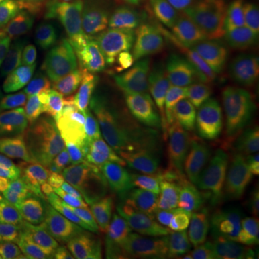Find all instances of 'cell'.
<instances>
[{
    "label": "cell",
    "instance_id": "6",
    "mask_svg": "<svg viewBox=\"0 0 259 259\" xmlns=\"http://www.w3.org/2000/svg\"><path fill=\"white\" fill-rule=\"evenodd\" d=\"M161 136L182 146H197L210 139L212 122L192 79L177 74L171 88L150 101Z\"/></svg>",
    "mask_w": 259,
    "mask_h": 259
},
{
    "label": "cell",
    "instance_id": "32",
    "mask_svg": "<svg viewBox=\"0 0 259 259\" xmlns=\"http://www.w3.org/2000/svg\"><path fill=\"white\" fill-rule=\"evenodd\" d=\"M6 2H9V0H0V5H3V3H6Z\"/></svg>",
    "mask_w": 259,
    "mask_h": 259
},
{
    "label": "cell",
    "instance_id": "11",
    "mask_svg": "<svg viewBox=\"0 0 259 259\" xmlns=\"http://www.w3.org/2000/svg\"><path fill=\"white\" fill-rule=\"evenodd\" d=\"M52 88V79L39 78L20 90L19 97L0 136V153L12 154L19 146L42 130L44 107Z\"/></svg>",
    "mask_w": 259,
    "mask_h": 259
},
{
    "label": "cell",
    "instance_id": "25",
    "mask_svg": "<svg viewBox=\"0 0 259 259\" xmlns=\"http://www.w3.org/2000/svg\"><path fill=\"white\" fill-rule=\"evenodd\" d=\"M228 157L233 170L248 185H259V139L241 150H232Z\"/></svg>",
    "mask_w": 259,
    "mask_h": 259
},
{
    "label": "cell",
    "instance_id": "17",
    "mask_svg": "<svg viewBox=\"0 0 259 259\" xmlns=\"http://www.w3.org/2000/svg\"><path fill=\"white\" fill-rule=\"evenodd\" d=\"M219 55L259 58V15L241 13L232 18L219 33Z\"/></svg>",
    "mask_w": 259,
    "mask_h": 259
},
{
    "label": "cell",
    "instance_id": "22",
    "mask_svg": "<svg viewBox=\"0 0 259 259\" xmlns=\"http://www.w3.org/2000/svg\"><path fill=\"white\" fill-rule=\"evenodd\" d=\"M74 114V102L69 91L64 88L55 90L48 94L44 117H42V130L62 131L71 124Z\"/></svg>",
    "mask_w": 259,
    "mask_h": 259
},
{
    "label": "cell",
    "instance_id": "10",
    "mask_svg": "<svg viewBox=\"0 0 259 259\" xmlns=\"http://www.w3.org/2000/svg\"><path fill=\"white\" fill-rule=\"evenodd\" d=\"M68 47V36L64 28L52 20H40L28 36L3 59L18 74H35L52 68L64 56Z\"/></svg>",
    "mask_w": 259,
    "mask_h": 259
},
{
    "label": "cell",
    "instance_id": "3",
    "mask_svg": "<svg viewBox=\"0 0 259 259\" xmlns=\"http://www.w3.org/2000/svg\"><path fill=\"white\" fill-rule=\"evenodd\" d=\"M153 136L154 118L150 101L133 76H125L104 95L82 134L105 164L146 144Z\"/></svg>",
    "mask_w": 259,
    "mask_h": 259
},
{
    "label": "cell",
    "instance_id": "16",
    "mask_svg": "<svg viewBox=\"0 0 259 259\" xmlns=\"http://www.w3.org/2000/svg\"><path fill=\"white\" fill-rule=\"evenodd\" d=\"M33 0H9L0 5V61H3L42 20Z\"/></svg>",
    "mask_w": 259,
    "mask_h": 259
},
{
    "label": "cell",
    "instance_id": "28",
    "mask_svg": "<svg viewBox=\"0 0 259 259\" xmlns=\"http://www.w3.org/2000/svg\"><path fill=\"white\" fill-rule=\"evenodd\" d=\"M248 187H249V200L252 212L259 223V185H248Z\"/></svg>",
    "mask_w": 259,
    "mask_h": 259
},
{
    "label": "cell",
    "instance_id": "18",
    "mask_svg": "<svg viewBox=\"0 0 259 259\" xmlns=\"http://www.w3.org/2000/svg\"><path fill=\"white\" fill-rule=\"evenodd\" d=\"M49 226L56 245H59L61 249L74 241L79 231L87 226V213L75 189L55 193L51 206Z\"/></svg>",
    "mask_w": 259,
    "mask_h": 259
},
{
    "label": "cell",
    "instance_id": "27",
    "mask_svg": "<svg viewBox=\"0 0 259 259\" xmlns=\"http://www.w3.org/2000/svg\"><path fill=\"white\" fill-rule=\"evenodd\" d=\"M233 120L239 136H236V143L259 137V104L258 102H245L236 110Z\"/></svg>",
    "mask_w": 259,
    "mask_h": 259
},
{
    "label": "cell",
    "instance_id": "31",
    "mask_svg": "<svg viewBox=\"0 0 259 259\" xmlns=\"http://www.w3.org/2000/svg\"><path fill=\"white\" fill-rule=\"evenodd\" d=\"M127 2H130V3H139L141 0H127Z\"/></svg>",
    "mask_w": 259,
    "mask_h": 259
},
{
    "label": "cell",
    "instance_id": "29",
    "mask_svg": "<svg viewBox=\"0 0 259 259\" xmlns=\"http://www.w3.org/2000/svg\"><path fill=\"white\" fill-rule=\"evenodd\" d=\"M5 194H6V187L3 185V180H2V176H0V202L5 197Z\"/></svg>",
    "mask_w": 259,
    "mask_h": 259
},
{
    "label": "cell",
    "instance_id": "30",
    "mask_svg": "<svg viewBox=\"0 0 259 259\" xmlns=\"http://www.w3.org/2000/svg\"><path fill=\"white\" fill-rule=\"evenodd\" d=\"M246 2H249V3H252L253 6H256V8H259V0H246Z\"/></svg>",
    "mask_w": 259,
    "mask_h": 259
},
{
    "label": "cell",
    "instance_id": "26",
    "mask_svg": "<svg viewBox=\"0 0 259 259\" xmlns=\"http://www.w3.org/2000/svg\"><path fill=\"white\" fill-rule=\"evenodd\" d=\"M168 259H200L193 236L186 231L177 216H175V219L168 223Z\"/></svg>",
    "mask_w": 259,
    "mask_h": 259
},
{
    "label": "cell",
    "instance_id": "12",
    "mask_svg": "<svg viewBox=\"0 0 259 259\" xmlns=\"http://www.w3.org/2000/svg\"><path fill=\"white\" fill-rule=\"evenodd\" d=\"M55 252L47 216L33 214L0 225V259H54Z\"/></svg>",
    "mask_w": 259,
    "mask_h": 259
},
{
    "label": "cell",
    "instance_id": "1",
    "mask_svg": "<svg viewBox=\"0 0 259 259\" xmlns=\"http://www.w3.org/2000/svg\"><path fill=\"white\" fill-rule=\"evenodd\" d=\"M167 5L101 0L93 6L91 37H115L125 49L137 72V82L153 101L168 91L179 72L170 69L163 52V26Z\"/></svg>",
    "mask_w": 259,
    "mask_h": 259
},
{
    "label": "cell",
    "instance_id": "21",
    "mask_svg": "<svg viewBox=\"0 0 259 259\" xmlns=\"http://www.w3.org/2000/svg\"><path fill=\"white\" fill-rule=\"evenodd\" d=\"M33 3L42 18H49L61 28L76 26L94 6V0H33Z\"/></svg>",
    "mask_w": 259,
    "mask_h": 259
},
{
    "label": "cell",
    "instance_id": "20",
    "mask_svg": "<svg viewBox=\"0 0 259 259\" xmlns=\"http://www.w3.org/2000/svg\"><path fill=\"white\" fill-rule=\"evenodd\" d=\"M55 192L48 183L16 189L5 194L0 202V225L25 219L51 209Z\"/></svg>",
    "mask_w": 259,
    "mask_h": 259
},
{
    "label": "cell",
    "instance_id": "4",
    "mask_svg": "<svg viewBox=\"0 0 259 259\" xmlns=\"http://www.w3.org/2000/svg\"><path fill=\"white\" fill-rule=\"evenodd\" d=\"M192 82L213 127L228 128L242 104L259 101V58H210L199 65Z\"/></svg>",
    "mask_w": 259,
    "mask_h": 259
},
{
    "label": "cell",
    "instance_id": "13",
    "mask_svg": "<svg viewBox=\"0 0 259 259\" xmlns=\"http://www.w3.org/2000/svg\"><path fill=\"white\" fill-rule=\"evenodd\" d=\"M163 157V137L151 139L125 156L108 163L105 167L107 179L117 183L125 192H141L156 179Z\"/></svg>",
    "mask_w": 259,
    "mask_h": 259
},
{
    "label": "cell",
    "instance_id": "23",
    "mask_svg": "<svg viewBox=\"0 0 259 259\" xmlns=\"http://www.w3.org/2000/svg\"><path fill=\"white\" fill-rule=\"evenodd\" d=\"M56 259H115L111 245L107 243L104 235L88 233L76 236L71 243L62 248Z\"/></svg>",
    "mask_w": 259,
    "mask_h": 259
},
{
    "label": "cell",
    "instance_id": "19",
    "mask_svg": "<svg viewBox=\"0 0 259 259\" xmlns=\"http://www.w3.org/2000/svg\"><path fill=\"white\" fill-rule=\"evenodd\" d=\"M100 160L90 150L75 147L58 163L48 179V185L58 193L68 189H75L85 182H91L101 176Z\"/></svg>",
    "mask_w": 259,
    "mask_h": 259
},
{
    "label": "cell",
    "instance_id": "5",
    "mask_svg": "<svg viewBox=\"0 0 259 259\" xmlns=\"http://www.w3.org/2000/svg\"><path fill=\"white\" fill-rule=\"evenodd\" d=\"M219 25L202 0H173L166 8L163 52L170 69L183 74L209 61L216 52Z\"/></svg>",
    "mask_w": 259,
    "mask_h": 259
},
{
    "label": "cell",
    "instance_id": "24",
    "mask_svg": "<svg viewBox=\"0 0 259 259\" xmlns=\"http://www.w3.org/2000/svg\"><path fill=\"white\" fill-rule=\"evenodd\" d=\"M22 90V75L0 61V136Z\"/></svg>",
    "mask_w": 259,
    "mask_h": 259
},
{
    "label": "cell",
    "instance_id": "7",
    "mask_svg": "<svg viewBox=\"0 0 259 259\" xmlns=\"http://www.w3.org/2000/svg\"><path fill=\"white\" fill-rule=\"evenodd\" d=\"M108 239L115 259H168V225L151 212L144 190L127 199L125 218Z\"/></svg>",
    "mask_w": 259,
    "mask_h": 259
},
{
    "label": "cell",
    "instance_id": "15",
    "mask_svg": "<svg viewBox=\"0 0 259 259\" xmlns=\"http://www.w3.org/2000/svg\"><path fill=\"white\" fill-rule=\"evenodd\" d=\"M125 190L110 179H97V196L90 210H87V225L98 233L110 236L118 228L127 213Z\"/></svg>",
    "mask_w": 259,
    "mask_h": 259
},
{
    "label": "cell",
    "instance_id": "2",
    "mask_svg": "<svg viewBox=\"0 0 259 259\" xmlns=\"http://www.w3.org/2000/svg\"><path fill=\"white\" fill-rule=\"evenodd\" d=\"M200 259H259V223L204 187H192L179 202Z\"/></svg>",
    "mask_w": 259,
    "mask_h": 259
},
{
    "label": "cell",
    "instance_id": "8",
    "mask_svg": "<svg viewBox=\"0 0 259 259\" xmlns=\"http://www.w3.org/2000/svg\"><path fill=\"white\" fill-rule=\"evenodd\" d=\"M71 127L62 131L40 130L19 146L6 166L8 183L20 186L33 183L52 171L64 156L71 139Z\"/></svg>",
    "mask_w": 259,
    "mask_h": 259
},
{
    "label": "cell",
    "instance_id": "9",
    "mask_svg": "<svg viewBox=\"0 0 259 259\" xmlns=\"http://www.w3.org/2000/svg\"><path fill=\"white\" fill-rule=\"evenodd\" d=\"M164 157L158 168L153 189L148 192L151 212L168 225L175 219L182 194L196 163V154L164 136Z\"/></svg>",
    "mask_w": 259,
    "mask_h": 259
},
{
    "label": "cell",
    "instance_id": "14",
    "mask_svg": "<svg viewBox=\"0 0 259 259\" xmlns=\"http://www.w3.org/2000/svg\"><path fill=\"white\" fill-rule=\"evenodd\" d=\"M71 83L82 97L93 100L107 93L115 79L111 55L101 47H81L69 64Z\"/></svg>",
    "mask_w": 259,
    "mask_h": 259
}]
</instances>
